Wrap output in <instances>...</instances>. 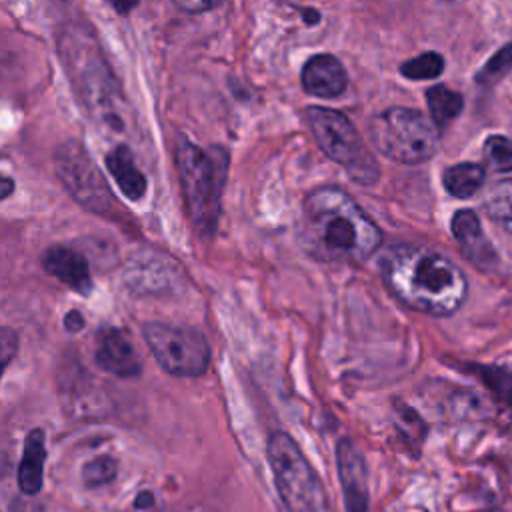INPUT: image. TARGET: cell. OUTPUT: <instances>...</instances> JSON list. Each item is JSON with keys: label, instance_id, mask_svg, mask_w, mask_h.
Instances as JSON below:
<instances>
[{"label": "cell", "instance_id": "cell-1", "mask_svg": "<svg viewBox=\"0 0 512 512\" xmlns=\"http://www.w3.org/2000/svg\"><path fill=\"white\" fill-rule=\"evenodd\" d=\"M300 242L318 262L362 264L380 248L382 232L342 188L320 186L302 202Z\"/></svg>", "mask_w": 512, "mask_h": 512}, {"label": "cell", "instance_id": "cell-2", "mask_svg": "<svg viewBox=\"0 0 512 512\" xmlns=\"http://www.w3.org/2000/svg\"><path fill=\"white\" fill-rule=\"evenodd\" d=\"M386 288L408 308L450 316L466 302L468 280L444 254L418 244L390 246L380 258Z\"/></svg>", "mask_w": 512, "mask_h": 512}, {"label": "cell", "instance_id": "cell-3", "mask_svg": "<svg viewBox=\"0 0 512 512\" xmlns=\"http://www.w3.org/2000/svg\"><path fill=\"white\" fill-rule=\"evenodd\" d=\"M226 166L228 160L224 150H204L198 144L180 138L176 146L180 188L190 222L204 236H212L220 220Z\"/></svg>", "mask_w": 512, "mask_h": 512}, {"label": "cell", "instance_id": "cell-4", "mask_svg": "<svg viewBox=\"0 0 512 512\" xmlns=\"http://www.w3.org/2000/svg\"><path fill=\"white\" fill-rule=\"evenodd\" d=\"M368 134L384 156L402 164L426 162L440 148V126L414 108L394 106L372 116Z\"/></svg>", "mask_w": 512, "mask_h": 512}, {"label": "cell", "instance_id": "cell-5", "mask_svg": "<svg viewBox=\"0 0 512 512\" xmlns=\"http://www.w3.org/2000/svg\"><path fill=\"white\" fill-rule=\"evenodd\" d=\"M304 116L322 152L340 164L354 182L370 186L378 180V162L366 148L360 132L342 112L310 106L306 108Z\"/></svg>", "mask_w": 512, "mask_h": 512}, {"label": "cell", "instance_id": "cell-6", "mask_svg": "<svg viewBox=\"0 0 512 512\" xmlns=\"http://www.w3.org/2000/svg\"><path fill=\"white\" fill-rule=\"evenodd\" d=\"M268 462L278 496L288 512H324V490L310 462L286 432L268 440Z\"/></svg>", "mask_w": 512, "mask_h": 512}, {"label": "cell", "instance_id": "cell-7", "mask_svg": "<svg viewBox=\"0 0 512 512\" xmlns=\"http://www.w3.org/2000/svg\"><path fill=\"white\" fill-rule=\"evenodd\" d=\"M142 336L164 372L180 378H196L208 370L210 346L202 332L164 322H146Z\"/></svg>", "mask_w": 512, "mask_h": 512}, {"label": "cell", "instance_id": "cell-8", "mask_svg": "<svg viewBox=\"0 0 512 512\" xmlns=\"http://www.w3.org/2000/svg\"><path fill=\"white\" fill-rule=\"evenodd\" d=\"M54 166L62 184L84 208L100 214H112V210L118 208L106 180L82 144L74 140L60 144L54 156Z\"/></svg>", "mask_w": 512, "mask_h": 512}, {"label": "cell", "instance_id": "cell-9", "mask_svg": "<svg viewBox=\"0 0 512 512\" xmlns=\"http://www.w3.org/2000/svg\"><path fill=\"white\" fill-rule=\"evenodd\" d=\"M182 280L178 262L154 252H138L126 262L124 282L138 294L172 292Z\"/></svg>", "mask_w": 512, "mask_h": 512}, {"label": "cell", "instance_id": "cell-10", "mask_svg": "<svg viewBox=\"0 0 512 512\" xmlns=\"http://www.w3.org/2000/svg\"><path fill=\"white\" fill-rule=\"evenodd\" d=\"M94 360L100 370L118 378H136L142 372L136 348L118 328H104L98 332Z\"/></svg>", "mask_w": 512, "mask_h": 512}, {"label": "cell", "instance_id": "cell-11", "mask_svg": "<svg viewBox=\"0 0 512 512\" xmlns=\"http://www.w3.org/2000/svg\"><path fill=\"white\" fill-rule=\"evenodd\" d=\"M336 468L348 512H368V472L362 454L348 440L336 444Z\"/></svg>", "mask_w": 512, "mask_h": 512}, {"label": "cell", "instance_id": "cell-12", "mask_svg": "<svg viewBox=\"0 0 512 512\" xmlns=\"http://www.w3.org/2000/svg\"><path fill=\"white\" fill-rule=\"evenodd\" d=\"M452 236L460 246V252L474 262L476 266H494L498 262V252L494 250L492 242L486 238L480 218L474 210L462 208L452 216L450 222Z\"/></svg>", "mask_w": 512, "mask_h": 512}, {"label": "cell", "instance_id": "cell-13", "mask_svg": "<svg viewBox=\"0 0 512 512\" xmlns=\"http://www.w3.org/2000/svg\"><path fill=\"white\" fill-rule=\"evenodd\" d=\"M42 266L44 270L72 288L74 292H80L88 296L92 292V276L88 268V260L68 246H50L42 254Z\"/></svg>", "mask_w": 512, "mask_h": 512}, {"label": "cell", "instance_id": "cell-14", "mask_svg": "<svg viewBox=\"0 0 512 512\" xmlns=\"http://www.w3.org/2000/svg\"><path fill=\"white\" fill-rule=\"evenodd\" d=\"M302 86L312 96L334 98L346 90L348 74L338 58L316 54L302 68Z\"/></svg>", "mask_w": 512, "mask_h": 512}, {"label": "cell", "instance_id": "cell-15", "mask_svg": "<svg viewBox=\"0 0 512 512\" xmlns=\"http://www.w3.org/2000/svg\"><path fill=\"white\" fill-rule=\"evenodd\" d=\"M106 168L110 170L114 182L118 184L120 192L128 200H140L146 194V176L134 162V156L128 146L118 144L106 154Z\"/></svg>", "mask_w": 512, "mask_h": 512}, {"label": "cell", "instance_id": "cell-16", "mask_svg": "<svg viewBox=\"0 0 512 512\" xmlns=\"http://www.w3.org/2000/svg\"><path fill=\"white\" fill-rule=\"evenodd\" d=\"M44 462H46L44 432L36 428L26 436L22 460L18 466V486L24 494L32 496L40 490L42 476H44Z\"/></svg>", "mask_w": 512, "mask_h": 512}, {"label": "cell", "instance_id": "cell-17", "mask_svg": "<svg viewBox=\"0 0 512 512\" xmlns=\"http://www.w3.org/2000/svg\"><path fill=\"white\" fill-rule=\"evenodd\" d=\"M484 180H486V170L476 162H460V164L448 166L442 174V184L446 192L460 200L474 196L484 186Z\"/></svg>", "mask_w": 512, "mask_h": 512}, {"label": "cell", "instance_id": "cell-18", "mask_svg": "<svg viewBox=\"0 0 512 512\" xmlns=\"http://www.w3.org/2000/svg\"><path fill=\"white\" fill-rule=\"evenodd\" d=\"M482 208L494 224L512 234V178L494 182L484 194Z\"/></svg>", "mask_w": 512, "mask_h": 512}, {"label": "cell", "instance_id": "cell-19", "mask_svg": "<svg viewBox=\"0 0 512 512\" xmlns=\"http://www.w3.org/2000/svg\"><path fill=\"white\" fill-rule=\"evenodd\" d=\"M426 102H428L430 116L438 126H446L448 122H452L462 112V106H464L462 96L444 84H436L428 88Z\"/></svg>", "mask_w": 512, "mask_h": 512}, {"label": "cell", "instance_id": "cell-20", "mask_svg": "<svg viewBox=\"0 0 512 512\" xmlns=\"http://www.w3.org/2000/svg\"><path fill=\"white\" fill-rule=\"evenodd\" d=\"M402 76L410 80H432L444 72V60L438 52H424L400 66Z\"/></svg>", "mask_w": 512, "mask_h": 512}, {"label": "cell", "instance_id": "cell-21", "mask_svg": "<svg viewBox=\"0 0 512 512\" xmlns=\"http://www.w3.org/2000/svg\"><path fill=\"white\" fill-rule=\"evenodd\" d=\"M484 160L494 172H512V140L500 134L488 136L484 142Z\"/></svg>", "mask_w": 512, "mask_h": 512}, {"label": "cell", "instance_id": "cell-22", "mask_svg": "<svg viewBox=\"0 0 512 512\" xmlns=\"http://www.w3.org/2000/svg\"><path fill=\"white\" fill-rule=\"evenodd\" d=\"M116 470H118V464L114 458L110 456L94 458L82 468V482L86 488L106 486L116 478Z\"/></svg>", "mask_w": 512, "mask_h": 512}, {"label": "cell", "instance_id": "cell-23", "mask_svg": "<svg viewBox=\"0 0 512 512\" xmlns=\"http://www.w3.org/2000/svg\"><path fill=\"white\" fill-rule=\"evenodd\" d=\"M512 68V42H508L506 46H502L486 64L484 68L478 72L476 80L480 84H488V82H496L500 76H504L508 70Z\"/></svg>", "mask_w": 512, "mask_h": 512}, {"label": "cell", "instance_id": "cell-24", "mask_svg": "<svg viewBox=\"0 0 512 512\" xmlns=\"http://www.w3.org/2000/svg\"><path fill=\"white\" fill-rule=\"evenodd\" d=\"M484 380L486 384L492 386V390H496L502 400L510 406L512 410V374L508 372H496L494 368H484Z\"/></svg>", "mask_w": 512, "mask_h": 512}, {"label": "cell", "instance_id": "cell-25", "mask_svg": "<svg viewBox=\"0 0 512 512\" xmlns=\"http://www.w3.org/2000/svg\"><path fill=\"white\" fill-rule=\"evenodd\" d=\"M0 342H2V364L8 366L10 360L14 358L16 350H18V336H16L14 330L4 326L2 334H0Z\"/></svg>", "mask_w": 512, "mask_h": 512}, {"label": "cell", "instance_id": "cell-26", "mask_svg": "<svg viewBox=\"0 0 512 512\" xmlns=\"http://www.w3.org/2000/svg\"><path fill=\"white\" fill-rule=\"evenodd\" d=\"M176 6L184 12H190V14H200V12H208L216 6H220L224 0H174Z\"/></svg>", "mask_w": 512, "mask_h": 512}, {"label": "cell", "instance_id": "cell-27", "mask_svg": "<svg viewBox=\"0 0 512 512\" xmlns=\"http://www.w3.org/2000/svg\"><path fill=\"white\" fill-rule=\"evenodd\" d=\"M64 326L70 330V332H78L84 328V318L78 310H70L66 316H64Z\"/></svg>", "mask_w": 512, "mask_h": 512}, {"label": "cell", "instance_id": "cell-28", "mask_svg": "<svg viewBox=\"0 0 512 512\" xmlns=\"http://www.w3.org/2000/svg\"><path fill=\"white\" fill-rule=\"evenodd\" d=\"M118 14H128L136 8L138 0H106Z\"/></svg>", "mask_w": 512, "mask_h": 512}, {"label": "cell", "instance_id": "cell-29", "mask_svg": "<svg viewBox=\"0 0 512 512\" xmlns=\"http://www.w3.org/2000/svg\"><path fill=\"white\" fill-rule=\"evenodd\" d=\"M134 504H136V508H150V506H154V496H152V492H140L138 494V498L134 500Z\"/></svg>", "mask_w": 512, "mask_h": 512}, {"label": "cell", "instance_id": "cell-30", "mask_svg": "<svg viewBox=\"0 0 512 512\" xmlns=\"http://www.w3.org/2000/svg\"><path fill=\"white\" fill-rule=\"evenodd\" d=\"M2 182H4V190H2V198H6V196H8V194H10V192H12V186H14V184H12V180H10V178H8V176H4V180H2Z\"/></svg>", "mask_w": 512, "mask_h": 512}]
</instances>
